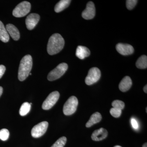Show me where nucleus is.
Wrapping results in <instances>:
<instances>
[{
    "mask_svg": "<svg viewBox=\"0 0 147 147\" xmlns=\"http://www.w3.org/2000/svg\"><path fill=\"white\" fill-rule=\"evenodd\" d=\"M70 0H61L56 5L55 7V12L57 13L62 11L67 7H68L71 3Z\"/></svg>",
    "mask_w": 147,
    "mask_h": 147,
    "instance_id": "nucleus-17",
    "label": "nucleus"
},
{
    "mask_svg": "<svg viewBox=\"0 0 147 147\" xmlns=\"http://www.w3.org/2000/svg\"><path fill=\"white\" fill-rule=\"evenodd\" d=\"M137 68L143 69L147 68V57L146 55H142L137 60L136 63Z\"/></svg>",
    "mask_w": 147,
    "mask_h": 147,
    "instance_id": "nucleus-19",
    "label": "nucleus"
},
{
    "mask_svg": "<svg viewBox=\"0 0 147 147\" xmlns=\"http://www.w3.org/2000/svg\"><path fill=\"white\" fill-rule=\"evenodd\" d=\"M102 119V116L98 112L94 113L90 118L89 120L86 124L87 127H90L95 124L99 122Z\"/></svg>",
    "mask_w": 147,
    "mask_h": 147,
    "instance_id": "nucleus-16",
    "label": "nucleus"
},
{
    "mask_svg": "<svg viewBox=\"0 0 147 147\" xmlns=\"http://www.w3.org/2000/svg\"><path fill=\"white\" fill-rule=\"evenodd\" d=\"M31 4L28 1H23L16 6L13 11V16L17 18L24 17L30 12Z\"/></svg>",
    "mask_w": 147,
    "mask_h": 147,
    "instance_id": "nucleus-5",
    "label": "nucleus"
},
{
    "mask_svg": "<svg viewBox=\"0 0 147 147\" xmlns=\"http://www.w3.org/2000/svg\"><path fill=\"white\" fill-rule=\"evenodd\" d=\"M116 48L119 54L124 56L131 55L134 52V48L129 44L118 43L116 45Z\"/></svg>",
    "mask_w": 147,
    "mask_h": 147,
    "instance_id": "nucleus-11",
    "label": "nucleus"
},
{
    "mask_svg": "<svg viewBox=\"0 0 147 147\" xmlns=\"http://www.w3.org/2000/svg\"><path fill=\"white\" fill-rule=\"evenodd\" d=\"M32 67V59L31 56L27 55L22 58L20 62L18 71L19 81H24L28 76Z\"/></svg>",
    "mask_w": 147,
    "mask_h": 147,
    "instance_id": "nucleus-2",
    "label": "nucleus"
},
{
    "mask_svg": "<svg viewBox=\"0 0 147 147\" xmlns=\"http://www.w3.org/2000/svg\"><path fill=\"white\" fill-rule=\"evenodd\" d=\"M3 92V88L2 87L0 86V96L2 94Z\"/></svg>",
    "mask_w": 147,
    "mask_h": 147,
    "instance_id": "nucleus-29",
    "label": "nucleus"
},
{
    "mask_svg": "<svg viewBox=\"0 0 147 147\" xmlns=\"http://www.w3.org/2000/svg\"><path fill=\"white\" fill-rule=\"evenodd\" d=\"M108 132L106 129L100 128L95 130L92 134L91 138L93 141H100L105 139L108 136Z\"/></svg>",
    "mask_w": 147,
    "mask_h": 147,
    "instance_id": "nucleus-12",
    "label": "nucleus"
},
{
    "mask_svg": "<svg viewBox=\"0 0 147 147\" xmlns=\"http://www.w3.org/2000/svg\"><path fill=\"white\" fill-rule=\"evenodd\" d=\"M9 136V132L8 129H3L0 130V139L2 141H5L8 139Z\"/></svg>",
    "mask_w": 147,
    "mask_h": 147,
    "instance_id": "nucleus-23",
    "label": "nucleus"
},
{
    "mask_svg": "<svg viewBox=\"0 0 147 147\" xmlns=\"http://www.w3.org/2000/svg\"><path fill=\"white\" fill-rule=\"evenodd\" d=\"M112 106L113 108L119 109V110H122L124 108L125 103L123 101L120 100H115L112 102Z\"/></svg>",
    "mask_w": 147,
    "mask_h": 147,
    "instance_id": "nucleus-22",
    "label": "nucleus"
},
{
    "mask_svg": "<svg viewBox=\"0 0 147 147\" xmlns=\"http://www.w3.org/2000/svg\"><path fill=\"white\" fill-rule=\"evenodd\" d=\"M132 86V81L131 78L128 76L124 77L119 84V89L121 91H127Z\"/></svg>",
    "mask_w": 147,
    "mask_h": 147,
    "instance_id": "nucleus-14",
    "label": "nucleus"
},
{
    "mask_svg": "<svg viewBox=\"0 0 147 147\" xmlns=\"http://www.w3.org/2000/svg\"><path fill=\"white\" fill-rule=\"evenodd\" d=\"M90 54L89 49L83 46H78L76 50V55L80 59H84Z\"/></svg>",
    "mask_w": 147,
    "mask_h": 147,
    "instance_id": "nucleus-15",
    "label": "nucleus"
},
{
    "mask_svg": "<svg viewBox=\"0 0 147 147\" xmlns=\"http://www.w3.org/2000/svg\"><path fill=\"white\" fill-rule=\"evenodd\" d=\"M114 147H121V146H115Z\"/></svg>",
    "mask_w": 147,
    "mask_h": 147,
    "instance_id": "nucleus-31",
    "label": "nucleus"
},
{
    "mask_svg": "<svg viewBox=\"0 0 147 147\" xmlns=\"http://www.w3.org/2000/svg\"><path fill=\"white\" fill-rule=\"evenodd\" d=\"M143 147H147V143H145L144 145H143Z\"/></svg>",
    "mask_w": 147,
    "mask_h": 147,
    "instance_id": "nucleus-30",
    "label": "nucleus"
},
{
    "mask_svg": "<svg viewBox=\"0 0 147 147\" xmlns=\"http://www.w3.org/2000/svg\"><path fill=\"white\" fill-rule=\"evenodd\" d=\"M131 122L132 127L135 129H137L139 127V125L137 121L135 119L132 118L131 119Z\"/></svg>",
    "mask_w": 147,
    "mask_h": 147,
    "instance_id": "nucleus-26",
    "label": "nucleus"
},
{
    "mask_svg": "<svg viewBox=\"0 0 147 147\" xmlns=\"http://www.w3.org/2000/svg\"><path fill=\"white\" fill-rule=\"evenodd\" d=\"M59 96L60 94L58 91L52 92L48 95L42 103V109L44 110H48L51 109L57 102Z\"/></svg>",
    "mask_w": 147,
    "mask_h": 147,
    "instance_id": "nucleus-7",
    "label": "nucleus"
},
{
    "mask_svg": "<svg viewBox=\"0 0 147 147\" xmlns=\"http://www.w3.org/2000/svg\"><path fill=\"white\" fill-rule=\"evenodd\" d=\"M126 7L129 10H131L134 8L137 4V0H127L126 1Z\"/></svg>",
    "mask_w": 147,
    "mask_h": 147,
    "instance_id": "nucleus-25",
    "label": "nucleus"
},
{
    "mask_svg": "<svg viewBox=\"0 0 147 147\" xmlns=\"http://www.w3.org/2000/svg\"><path fill=\"white\" fill-rule=\"evenodd\" d=\"M68 69V65L66 63H61L52 70L47 76V79L49 81H53L61 77L65 73Z\"/></svg>",
    "mask_w": 147,
    "mask_h": 147,
    "instance_id": "nucleus-3",
    "label": "nucleus"
},
{
    "mask_svg": "<svg viewBox=\"0 0 147 147\" xmlns=\"http://www.w3.org/2000/svg\"><path fill=\"white\" fill-rule=\"evenodd\" d=\"M31 109V105L28 102H25L21 105L19 110V114L21 116L26 115L30 112Z\"/></svg>",
    "mask_w": 147,
    "mask_h": 147,
    "instance_id": "nucleus-20",
    "label": "nucleus"
},
{
    "mask_svg": "<svg viewBox=\"0 0 147 147\" xmlns=\"http://www.w3.org/2000/svg\"><path fill=\"white\" fill-rule=\"evenodd\" d=\"M6 29L9 35H10L14 40H18L19 39L20 33L18 29L14 25L11 24H7L6 26Z\"/></svg>",
    "mask_w": 147,
    "mask_h": 147,
    "instance_id": "nucleus-13",
    "label": "nucleus"
},
{
    "mask_svg": "<svg viewBox=\"0 0 147 147\" xmlns=\"http://www.w3.org/2000/svg\"><path fill=\"white\" fill-rule=\"evenodd\" d=\"M110 113L111 115L115 118H118L121 116L122 110L116 108H113L110 110Z\"/></svg>",
    "mask_w": 147,
    "mask_h": 147,
    "instance_id": "nucleus-24",
    "label": "nucleus"
},
{
    "mask_svg": "<svg viewBox=\"0 0 147 147\" xmlns=\"http://www.w3.org/2000/svg\"><path fill=\"white\" fill-rule=\"evenodd\" d=\"M40 20V16L38 14L32 13L27 16L26 20V25L29 30H32L36 26Z\"/></svg>",
    "mask_w": 147,
    "mask_h": 147,
    "instance_id": "nucleus-10",
    "label": "nucleus"
},
{
    "mask_svg": "<svg viewBox=\"0 0 147 147\" xmlns=\"http://www.w3.org/2000/svg\"><path fill=\"white\" fill-rule=\"evenodd\" d=\"M65 41L63 37L59 34L52 35L48 40L47 53L50 55H56L63 49Z\"/></svg>",
    "mask_w": 147,
    "mask_h": 147,
    "instance_id": "nucleus-1",
    "label": "nucleus"
},
{
    "mask_svg": "<svg viewBox=\"0 0 147 147\" xmlns=\"http://www.w3.org/2000/svg\"><path fill=\"white\" fill-rule=\"evenodd\" d=\"M9 39V35L6 29L2 22L0 21V40L4 42H8Z\"/></svg>",
    "mask_w": 147,
    "mask_h": 147,
    "instance_id": "nucleus-18",
    "label": "nucleus"
},
{
    "mask_svg": "<svg viewBox=\"0 0 147 147\" xmlns=\"http://www.w3.org/2000/svg\"><path fill=\"white\" fill-rule=\"evenodd\" d=\"M78 105V100L75 96H71L65 103L63 108L64 114L69 116L76 112Z\"/></svg>",
    "mask_w": 147,
    "mask_h": 147,
    "instance_id": "nucleus-4",
    "label": "nucleus"
},
{
    "mask_svg": "<svg viewBox=\"0 0 147 147\" xmlns=\"http://www.w3.org/2000/svg\"><path fill=\"white\" fill-rule=\"evenodd\" d=\"M29 75H32V74L31 73H30V74H29Z\"/></svg>",
    "mask_w": 147,
    "mask_h": 147,
    "instance_id": "nucleus-32",
    "label": "nucleus"
},
{
    "mask_svg": "<svg viewBox=\"0 0 147 147\" xmlns=\"http://www.w3.org/2000/svg\"><path fill=\"white\" fill-rule=\"evenodd\" d=\"M66 142L67 138L65 137H62L58 139L51 147H64Z\"/></svg>",
    "mask_w": 147,
    "mask_h": 147,
    "instance_id": "nucleus-21",
    "label": "nucleus"
},
{
    "mask_svg": "<svg viewBox=\"0 0 147 147\" xmlns=\"http://www.w3.org/2000/svg\"><path fill=\"white\" fill-rule=\"evenodd\" d=\"M48 126V123L42 121L35 125L31 131L32 136L34 138H39L42 136L47 131Z\"/></svg>",
    "mask_w": 147,
    "mask_h": 147,
    "instance_id": "nucleus-8",
    "label": "nucleus"
},
{
    "mask_svg": "<svg viewBox=\"0 0 147 147\" xmlns=\"http://www.w3.org/2000/svg\"><path fill=\"white\" fill-rule=\"evenodd\" d=\"M96 9L94 4L92 2L90 1L88 3L86 8L83 11L82 16L86 20L92 19L95 15Z\"/></svg>",
    "mask_w": 147,
    "mask_h": 147,
    "instance_id": "nucleus-9",
    "label": "nucleus"
},
{
    "mask_svg": "<svg viewBox=\"0 0 147 147\" xmlns=\"http://www.w3.org/2000/svg\"><path fill=\"white\" fill-rule=\"evenodd\" d=\"M144 91L145 93H147V86L146 85L144 88Z\"/></svg>",
    "mask_w": 147,
    "mask_h": 147,
    "instance_id": "nucleus-28",
    "label": "nucleus"
},
{
    "mask_svg": "<svg viewBox=\"0 0 147 147\" xmlns=\"http://www.w3.org/2000/svg\"><path fill=\"white\" fill-rule=\"evenodd\" d=\"M6 70V68L4 65H0V79L2 77Z\"/></svg>",
    "mask_w": 147,
    "mask_h": 147,
    "instance_id": "nucleus-27",
    "label": "nucleus"
},
{
    "mask_svg": "<svg viewBox=\"0 0 147 147\" xmlns=\"http://www.w3.org/2000/svg\"><path fill=\"white\" fill-rule=\"evenodd\" d=\"M101 73L100 69L97 67L91 68L85 79V82L87 85H91L97 82L100 79Z\"/></svg>",
    "mask_w": 147,
    "mask_h": 147,
    "instance_id": "nucleus-6",
    "label": "nucleus"
}]
</instances>
